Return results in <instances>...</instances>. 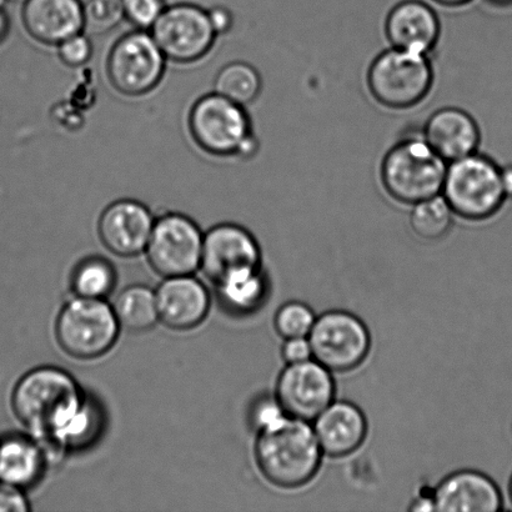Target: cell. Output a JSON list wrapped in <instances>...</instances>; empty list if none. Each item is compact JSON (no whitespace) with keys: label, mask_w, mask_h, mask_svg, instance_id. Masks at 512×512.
I'll return each mask as SVG.
<instances>
[{"label":"cell","mask_w":512,"mask_h":512,"mask_svg":"<svg viewBox=\"0 0 512 512\" xmlns=\"http://www.w3.org/2000/svg\"><path fill=\"white\" fill-rule=\"evenodd\" d=\"M77 380L63 369L30 370L14 386L12 409L33 438L49 451H62L58 440L85 403Z\"/></svg>","instance_id":"1"},{"label":"cell","mask_w":512,"mask_h":512,"mask_svg":"<svg viewBox=\"0 0 512 512\" xmlns=\"http://www.w3.org/2000/svg\"><path fill=\"white\" fill-rule=\"evenodd\" d=\"M254 451L260 473L281 489H298L310 483L323 458L313 426L288 415L259 430Z\"/></svg>","instance_id":"2"},{"label":"cell","mask_w":512,"mask_h":512,"mask_svg":"<svg viewBox=\"0 0 512 512\" xmlns=\"http://www.w3.org/2000/svg\"><path fill=\"white\" fill-rule=\"evenodd\" d=\"M188 128L195 145L212 157L249 159L258 150L247 109L215 92L195 100Z\"/></svg>","instance_id":"3"},{"label":"cell","mask_w":512,"mask_h":512,"mask_svg":"<svg viewBox=\"0 0 512 512\" xmlns=\"http://www.w3.org/2000/svg\"><path fill=\"white\" fill-rule=\"evenodd\" d=\"M448 163L421 138L401 140L385 155L381 180L396 202L414 205L441 194Z\"/></svg>","instance_id":"4"},{"label":"cell","mask_w":512,"mask_h":512,"mask_svg":"<svg viewBox=\"0 0 512 512\" xmlns=\"http://www.w3.org/2000/svg\"><path fill=\"white\" fill-rule=\"evenodd\" d=\"M441 195L466 220L494 217L505 204L501 167L478 152L448 163Z\"/></svg>","instance_id":"5"},{"label":"cell","mask_w":512,"mask_h":512,"mask_svg":"<svg viewBox=\"0 0 512 512\" xmlns=\"http://www.w3.org/2000/svg\"><path fill=\"white\" fill-rule=\"evenodd\" d=\"M120 329L113 306L104 300L75 296L60 310L55 338L70 358L95 360L114 348Z\"/></svg>","instance_id":"6"},{"label":"cell","mask_w":512,"mask_h":512,"mask_svg":"<svg viewBox=\"0 0 512 512\" xmlns=\"http://www.w3.org/2000/svg\"><path fill=\"white\" fill-rule=\"evenodd\" d=\"M434 83L429 55L391 48L378 55L368 72L376 102L390 109H408L428 97Z\"/></svg>","instance_id":"7"},{"label":"cell","mask_w":512,"mask_h":512,"mask_svg":"<svg viewBox=\"0 0 512 512\" xmlns=\"http://www.w3.org/2000/svg\"><path fill=\"white\" fill-rule=\"evenodd\" d=\"M167 63L168 59L153 35L148 30L134 29L112 45L105 72L115 92L124 97L139 98L159 87Z\"/></svg>","instance_id":"8"},{"label":"cell","mask_w":512,"mask_h":512,"mask_svg":"<svg viewBox=\"0 0 512 512\" xmlns=\"http://www.w3.org/2000/svg\"><path fill=\"white\" fill-rule=\"evenodd\" d=\"M313 359L331 373H346L364 363L371 346L368 328L348 311H328L315 319L308 335Z\"/></svg>","instance_id":"9"},{"label":"cell","mask_w":512,"mask_h":512,"mask_svg":"<svg viewBox=\"0 0 512 512\" xmlns=\"http://www.w3.org/2000/svg\"><path fill=\"white\" fill-rule=\"evenodd\" d=\"M149 32L168 62L175 64L199 62L218 38L208 10L190 3L167 5Z\"/></svg>","instance_id":"10"},{"label":"cell","mask_w":512,"mask_h":512,"mask_svg":"<svg viewBox=\"0 0 512 512\" xmlns=\"http://www.w3.org/2000/svg\"><path fill=\"white\" fill-rule=\"evenodd\" d=\"M204 234L188 215L167 213L155 219L145 253L155 273L164 278L192 275L200 269Z\"/></svg>","instance_id":"11"},{"label":"cell","mask_w":512,"mask_h":512,"mask_svg":"<svg viewBox=\"0 0 512 512\" xmlns=\"http://www.w3.org/2000/svg\"><path fill=\"white\" fill-rule=\"evenodd\" d=\"M258 242L248 229L238 224L215 225L204 234L200 269L217 286L260 270Z\"/></svg>","instance_id":"12"},{"label":"cell","mask_w":512,"mask_h":512,"mask_svg":"<svg viewBox=\"0 0 512 512\" xmlns=\"http://www.w3.org/2000/svg\"><path fill=\"white\" fill-rule=\"evenodd\" d=\"M331 371L314 359L288 364L276 383L275 399L290 418L314 421L334 403Z\"/></svg>","instance_id":"13"},{"label":"cell","mask_w":512,"mask_h":512,"mask_svg":"<svg viewBox=\"0 0 512 512\" xmlns=\"http://www.w3.org/2000/svg\"><path fill=\"white\" fill-rule=\"evenodd\" d=\"M155 218L147 205L134 199H119L100 214L98 235L110 253L134 258L145 252Z\"/></svg>","instance_id":"14"},{"label":"cell","mask_w":512,"mask_h":512,"mask_svg":"<svg viewBox=\"0 0 512 512\" xmlns=\"http://www.w3.org/2000/svg\"><path fill=\"white\" fill-rule=\"evenodd\" d=\"M159 321L175 331L198 328L209 314L208 289L192 275L174 276L160 284L157 291Z\"/></svg>","instance_id":"15"},{"label":"cell","mask_w":512,"mask_h":512,"mask_svg":"<svg viewBox=\"0 0 512 512\" xmlns=\"http://www.w3.org/2000/svg\"><path fill=\"white\" fill-rule=\"evenodd\" d=\"M385 33L391 47L416 54L429 55L440 37L438 14L420 0H404L390 10Z\"/></svg>","instance_id":"16"},{"label":"cell","mask_w":512,"mask_h":512,"mask_svg":"<svg viewBox=\"0 0 512 512\" xmlns=\"http://www.w3.org/2000/svg\"><path fill=\"white\" fill-rule=\"evenodd\" d=\"M22 22L35 42L57 47L84 32V4L80 0H25Z\"/></svg>","instance_id":"17"},{"label":"cell","mask_w":512,"mask_h":512,"mask_svg":"<svg viewBox=\"0 0 512 512\" xmlns=\"http://www.w3.org/2000/svg\"><path fill=\"white\" fill-rule=\"evenodd\" d=\"M435 511L498 512L503 496L488 475L474 470L450 474L433 491Z\"/></svg>","instance_id":"18"},{"label":"cell","mask_w":512,"mask_h":512,"mask_svg":"<svg viewBox=\"0 0 512 512\" xmlns=\"http://www.w3.org/2000/svg\"><path fill=\"white\" fill-rule=\"evenodd\" d=\"M313 429L323 454L344 458L363 445L368 421L358 406L334 401L314 420Z\"/></svg>","instance_id":"19"},{"label":"cell","mask_w":512,"mask_h":512,"mask_svg":"<svg viewBox=\"0 0 512 512\" xmlns=\"http://www.w3.org/2000/svg\"><path fill=\"white\" fill-rule=\"evenodd\" d=\"M423 138L446 163L478 152L481 134L478 123L459 108H443L426 122Z\"/></svg>","instance_id":"20"},{"label":"cell","mask_w":512,"mask_h":512,"mask_svg":"<svg viewBox=\"0 0 512 512\" xmlns=\"http://www.w3.org/2000/svg\"><path fill=\"white\" fill-rule=\"evenodd\" d=\"M49 461L47 450L32 435L0 439V483L27 490L38 484Z\"/></svg>","instance_id":"21"},{"label":"cell","mask_w":512,"mask_h":512,"mask_svg":"<svg viewBox=\"0 0 512 512\" xmlns=\"http://www.w3.org/2000/svg\"><path fill=\"white\" fill-rule=\"evenodd\" d=\"M120 328L129 333H145L159 323L157 296L144 285H133L118 295L113 305Z\"/></svg>","instance_id":"22"},{"label":"cell","mask_w":512,"mask_h":512,"mask_svg":"<svg viewBox=\"0 0 512 512\" xmlns=\"http://www.w3.org/2000/svg\"><path fill=\"white\" fill-rule=\"evenodd\" d=\"M263 88L261 77L252 64L232 62L219 70L214 79V92L247 108L259 98Z\"/></svg>","instance_id":"23"},{"label":"cell","mask_w":512,"mask_h":512,"mask_svg":"<svg viewBox=\"0 0 512 512\" xmlns=\"http://www.w3.org/2000/svg\"><path fill=\"white\" fill-rule=\"evenodd\" d=\"M117 285V273L107 259L92 256L77 265L72 276L75 296L84 299L104 300Z\"/></svg>","instance_id":"24"},{"label":"cell","mask_w":512,"mask_h":512,"mask_svg":"<svg viewBox=\"0 0 512 512\" xmlns=\"http://www.w3.org/2000/svg\"><path fill=\"white\" fill-rule=\"evenodd\" d=\"M268 285L261 271L239 276L218 286L220 301L233 314H252L264 303Z\"/></svg>","instance_id":"25"},{"label":"cell","mask_w":512,"mask_h":512,"mask_svg":"<svg viewBox=\"0 0 512 512\" xmlns=\"http://www.w3.org/2000/svg\"><path fill=\"white\" fill-rule=\"evenodd\" d=\"M454 215L443 195H435L413 205V212L410 214L411 229L419 238L434 242L449 233L453 227Z\"/></svg>","instance_id":"26"},{"label":"cell","mask_w":512,"mask_h":512,"mask_svg":"<svg viewBox=\"0 0 512 512\" xmlns=\"http://www.w3.org/2000/svg\"><path fill=\"white\" fill-rule=\"evenodd\" d=\"M125 20L122 0H88L84 4V32L107 34Z\"/></svg>","instance_id":"27"},{"label":"cell","mask_w":512,"mask_h":512,"mask_svg":"<svg viewBox=\"0 0 512 512\" xmlns=\"http://www.w3.org/2000/svg\"><path fill=\"white\" fill-rule=\"evenodd\" d=\"M313 310L304 303L291 301L281 306L275 315V329L281 338H308L315 323Z\"/></svg>","instance_id":"28"},{"label":"cell","mask_w":512,"mask_h":512,"mask_svg":"<svg viewBox=\"0 0 512 512\" xmlns=\"http://www.w3.org/2000/svg\"><path fill=\"white\" fill-rule=\"evenodd\" d=\"M122 5L125 20L148 32L167 8L165 0H122Z\"/></svg>","instance_id":"29"},{"label":"cell","mask_w":512,"mask_h":512,"mask_svg":"<svg viewBox=\"0 0 512 512\" xmlns=\"http://www.w3.org/2000/svg\"><path fill=\"white\" fill-rule=\"evenodd\" d=\"M60 62L69 68H79L93 57V43L85 32L72 35L57 45Z\"/></svg>","instance_id":"30"},{"label":"cell","mask_w":512,"mask_h":512,"mask_svg":"<svg viewBox=\"0 0 512 512\" xmlns=\"http://www.w3.org/2000/svg\"><path fill=\"white\" fill-rule=\"evenodd\" d=\"M285 416L286 414L284 410L281 409L278 400H261L254 408L253 423L258 430H261L278 423V421L285 418Z\"/></svg>","instance_id":"31"},{"label":"cell","mask_w":512,"mask_h":512,"mask_svg":"<svg viewBox=\"0 0 512 512\" xmlns=\"http://www.w3.org/2000/svg\"><path fill=\"white\" fill-rule=\"evenodd\" d=\"M30 509L23 490L0 483V512H25Z\"/></svg>","instance_id":"32"},{"label":"cell","mask_w":512,"mask_h":512,"mask_svg":"<svg viewBox=\"0 0 512 512\" xmlns=\"http://www.w3.org/2000/svg\"><path fill=\"white\" fill-rule=\"evenodd\" d=\"M281 355L288 364L304 363L313 359L308 338L286 339Z\"/></svg>","instance_id":"33"},{"label":"cell","mask_w":512,"mask_h":512,"mask_svg":"<svg viewBox=\"0 0 512 512\" xmlns=\"http://www.w3.org/2000/svg\"><path fill=\"white\" fill-rule=\"evenodd\" d=\"M208 15L214 32L217 33L218 37L219 35L230 33V30L233 29L234 15L232 10L227 7H223V5H215V7L208 10Z\"/></svg>","instance_id":"34"},{"label":"cell","mask_w":512,"mask_h":512,"mask_svg":"<svg viewBox=\"0 0 512 512\" xmlns=\"http://www.w3.org/2000/svg\"><path fill=\"white\" fill-rule=\"evenodd\" d=\"M501 180H503L506 199H512V164L501 168Z\"/></svg>","instance_id":"35"},{"label":"cell","mask_w":512,"mask_h":512,"mask_svg":"<svg viewBox=\"0 0 512 512\" xmlns=\"http://www.w3.org/2000/svg\"><path fill=\"white\" fill-rule=\"evenodd\" d=\"M10 32V19L5 10L0 8V43L8 37Z\"/></svg>","instance_id":"36"},{"label":"cell","mask_w":512,"mask_h":512,"mask_svg":"<svg viewBox=\"0 0 512 512\" xmlns=\"http://www.w3.org/2000/svg\"><path fill=\"white\" fill-rule=\"evenodd\" d=\"M435 3L444 5V7H461V5L469 4L473 0H434Z\"/></svg>","instance_id":"37"},{"label":"cell","mask_w":512,"mask_h":512,"mask_svg":"<svg viewBox=\"0 0 512 512\" xmlns=\"http://www.w3.org/2000/svg\"><path fill=\"white\" fill-rule=\"evenodd\" d=\"M491 4L499 5V7H505V5L512 4V0H488Z\"/></svg>","instance_id":"38"},{"label":"cell","mask_w":512,"mask_h":512,"mask_svg":"<svg viewBox=\"0 0 512 512\" xmlns=\"http://www.w3.org/2000/svg\"><path fill=\"white\" fill-rule=\"evenodd\" d=\"M510 498L512 501V476H511V481H510Z\"/></svg>","instance_id":"39"}]
</instances>
